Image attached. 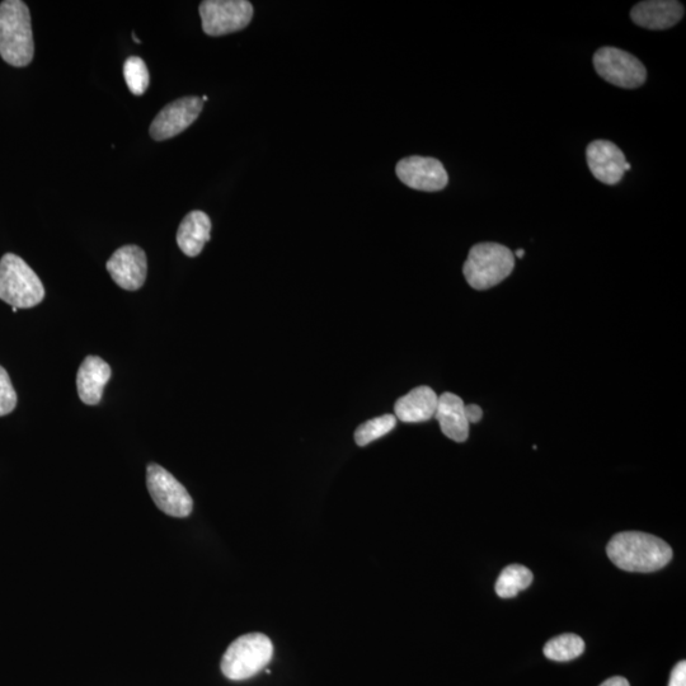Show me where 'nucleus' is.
<instances>
[{
    "instance_id": "nucleus-15",
    "label": "nucleus",
    "mask_w": 686,
    "mask_h": 686,
    "mask_svg": "<svg viewBox=\"0 0 686 686\" xmlns=\"http://www.w3.org/2000/svg\"><path fill=\"white\" fill-rule=\"evenodd\" d=\"M441 431L450 440L464 443L469 438V422L465 415L463 399L453 393H444L439 397L438 408L435 413Z\"/></svg>"
},
{
    "instance_id": "nucleus-23",
    "label": "nucleus",
    "mask_w": 686,
    "mask_h": 686,
    "mask_svg": "<svg viewBox=\"0 0 686 686\" xmlns=\"http://www.w3.org/2000/svg\"><path fill=\"white\" fill-rule=\"evenodd\" d=\"M669 686H686V662L681 661L674 667Z\"/></svg>"
},
{
    "instance_id": "nucleus-4",
    "label": "nucleus",
    "mask_w": 686,
    "mask_h": 686,
    "mask_svg": "<svg viewBox=\"0 0 686 686\" xmlns=\"http://www.w3.org/2000/svg\"><path fill=\"white\" fill-rule=\"evenodd\" d=\"M45 298L40 277L21 257L7 253L0 260V299L12 308L28 309Z\"/></svg>"
},
{
    "instance_id": "nucleus-25",
    "label": "nucleus",
    "mask_w": 686,
    "mask_h": 686,
    "mask_svg": "<svg viewBox=\"0 0 686 686\" xmlns=\"http://www.w3.org/2000/svg\"><path fill=\"white\" fill-rule=\"evenodd\" d=\"M600 686H631L628 683L627 679L620 678V676H617V678H612L604 681L603 684Z\"/></svg>"
},
{
    "instance_id": "nucleus-22",
    "label": "nucleus",
    "mask_w": 686,
    "mask_h": 686,
    "mask_svg": "<svg viewBox=\"0 0 686 686\" xmlns=\"http://www.w3.org/2000/svg\"><path fill=\"white\" fill-rule=\"evenodd\" d=\"M17 406V393L14 391L7 370L0 366V417L7 416Z\"/></svg>"
},
{
    "instance_id": "nucleus-12",
    "label": "nucleus",
    "mask_w": 686,
    "mask_h": 686,
    "mask_svg": "<svg viewBox=\"0 0 686 686\" xmlns=\"http://www.w3.org/2000/svg\"><path fill=\"white\" fill-rule=\"evenodd\" d=\"M587 164L596 180L605 185H617L624 176L626 155L608 140H595L586 149Z\"/></svg>"
},
{
    "instance_id": "nucleus-11",
    "label": "nucleus",
    "mask_w": 686,
    "mask_h": 686,
    "mask_svg": "<svg viewBox=\"0 0 686 686\" xmlns=\"http://www.w3.org/2000/svg\"><path fill=\"white\" fill-rule=\"evenodd\" d=\"M106 269L121 289L139 290L147 280V255L138 246L121 247L107 261Z\"/></svg>"
},
{
    "instance_id": "nucleus-21",
    "label": "nucleus",
    "mask_w": 686,
    "mask_h": 686,
    "mask_svg": "<svg viewBox=\"0 0 686 686\" xmlns=\"http://www.w3.org/2000/svg\"><path fill=\"white\" fill-rule=\"evenodd\" d=\"M125 82L130 92L135 96H142L149 87L150 77L147 64L139 56H131L124 64Z\"/></svg>"
},
{
    "instance_id": "nucleus-27",
    "label": "nucleus",
    "mask_w": 686,
    "mask_h": 686,
    "mask_svg": "<svg viewBox=\"0 0 686 686\" xmlns=\"http://www.w3.org/2000/svg\"><path fill=\"white\" fill-rule=\"evenodd\" d=\"M629 169H631V164L627 162L626 164H624V172L629 171Z\"/></svg>"
},
{
    "instance_id": "nucleus-8",
    "label": "nucleus",
    "mask_w": 686,
    "mask_h": 686,
    "mask_svg": "<svg viewBox=\"0 0 686 686\" xmlns=\"http://www.w3.org/2000/svg\"><path fill=\"white\" fill-rule=\"evenodd\" d=\"M147 486L154 504L173 518H187L194 509V501L186 488L161 465L147 468Z\"/></svg>"
},
{
    "instance_id": "nucleus-2",
    "label": "nucleus",
    "mask_w": 686,
    "mask_h": 686,
    "mask_svg": "<svg viewBox=\"0 0 686 686\" xmlns=\"http://www.w3.org/2000/svg\"><path fill=\"white\" fill-rule=\"evenodd\" d=\"M31 13L21 0L0 3V56L12 67H27L34 59Z\"/></svg>"
},
{
    "instance_id": "nucleus-7",
    "label": "nucleus",
    "mask_w": 686,
    "mask_h": 686,
    "mask_svg": "<svg viewBox=\"0 0 686 686\" xmlns=\"http://www.w3.org/2000/svg\"><path fill=\"white\" fill-rule=\"evenodd\" d=\"M594 67L604 81L624 89L641 87L647 79L645 65L636 56L612 46L596 51Z\"/></svg>"
},
{
    "instance_id": "nucleus-13",
    "label": "nucleus",
    "mask_w": 686,
    "mask_h": 686,
    "mask_svg": "<svg viewBox=\"0 0 686 686\" xmlns=\"http://www.w3.org/2000/svg\"><path fill=\"white\" fill-rule=\"evenodd\" d=\"M684 13L683 4L675 0H648L633 7L631 18L639 27L662 31L678 25Z\"/></svg>"
},
{
    "instance_id": "nucleus-17",
    "label": "nucleus",
    "mask_w": 686,
    "mask_h": 686,
    "mask_svg": "<svg viewBox=\"0 0 686 686\" xmlns=\"http://www.w3.org/2000/svg\"><path fill=\"white\" fill-rule=\"evenodd\" d=\"M211 220L204 211L195 210L185 216L177 232V244L186 256H199L210 241Z\"/></svg>"
},
{
    "instance_id": "nucleus-24",
    "label": "nucleus",
    "mask_w": 686,
    "mask_h": 686,
    "mask_svg": "<svg viewBox=\"0 0 686 686\" xmlns=\"http://www.w3.org/2000/svg\"><path fill=\"white\" fill-rule=\"evenodd\" d=\"M465 415H467L469 424H477L482 420L483 411L477 404H468L465 406Z\"/></svg>"
},
{
    "instance_id": "nucleus-28",
    "label": "nucleus",
    "mask_w": 686,
    "mask_h": 686,
    "mask_svg": "<svg viewBox=\"0 0 686 686\" xmlns=\"http://www.w3.org/2000/svg\"><path fill=\"white\" fill-rule=\"evenodd\" d=\"M133 39H134L135 42H138V44H142V41H140V40L138 39V37H136L135 34H133Z\"/></svg>"
},
{
    "instance_id": "nucleus-14",
    "label": "nucleus",
    "mask_w": 686,
    "mask_h": 686,
    "mask_svg": "<svg viewBox=\"0 0 686 686\" xmlns=\"http://www.w3.org/2000/svg\"><path fill=\"white\" fill-rule=\"evenodd\" d=\"M110 378L111 368L105 360L98 356L86 357L77 375V389L81 401L88 406L100 403L103 389Z\"/></svg>"
},
{
    "instance_id": "nucleus-6",
    "label": "nucleus",
    "mask_w": 686,
    "mask_h": 686,
    "mask_svg": "<svg viewBox=\"0 0 686 686\" xmlns=\"http://www.w3.org/2000/svg\"><path fill=\"white\" fill-rule=\"evenodd\" d=\"M199 11L202 30L213 37L242 31L253 18V6L247 0H205Z\"/></svg>"
},
{
    "instance_id": "nucleus-19",
    "label": "nucleus",
    "mask_w": 686,
    "mask_h": 686,
    "mask_svg": "<svg viewBox=\"0 0 686 686\" xmlns=\"http://www.w3.org/2000/svg\"><path fill=\"white\" fill-rule=\"evenodd\" d=\"M585 651V642L572 633L562 634L551 639L544 646V655L552 661L566 662L577 659Z\"/></svg>"
},
{
    "instance_id": "nucleus-9",
    "label": "nucleus",
    "mask_w": 686,
    "mask_h": 686,
    "mask_svg": "<svg viewBox=\"0 0 686 686\" xmlns=\"http://www.w3.org/2000/svg\"><path fill=\"white\" fill-rule=\"evenodd\" d=\"M204 101L200 97H183L163 108L150 125V136L157 142L175 138L190 128L200 116Z\"/></svg>"
},
{
    "instance_id": "nucleus-16",
    "label": "nucleus",
    "mask_w": 686,
    "mask_h": 686,
    "mask_svg": "<svg viewBox=\"0 0 686 686\" xmlns=\"http://www.w3.org/2000/svg\"><path fill=\"white\" fill-rule=\"evenodd\" d=\"M438 402V394L430 387H418L398 399L394 406V416L406 424L429 421L435 417Z\"/></svg>"
},
{
    "instance_id": "nucleus-20",
    "label": "nucleus",
    "mask_w": 686,
    "mask_h": 686,
    "mask_svg": "<svg viewBox=\"0 0 686 686\" xmlns=\"http://www.w3.org/2000/svg\"><path fill=\"white\" fill-rule=\"evenodd\" d=\"M397 426L394 415H384L364 422L355 431V441L359 446H366L373 441L383 438Z\"/></svg>"
},
{
    "instance_id": "nucleus-5",
    "label": "nucleus",
    "mask_w": 686,
    "mask_h": 686,
    "mask_svg": "<svg viewBox=\"0 0 686 686\" xmlns=\"http://www.w3.org/2000/svg\"><path fill=\"white\" fill-rule=\"evenodd\" d=\"M274 656L271 639L262 633H249L236 639L225 651L222 671L225 678L247 680L265 669Z\"/></svg>"
},
{
    "instance_id": "nucleus-1",
    "label": "nucleus",
    "mask_w": 686,
    "mask_h": 686,
    "mask_svg": "<svg viewBox=\"0 0 686 686\" xmlns=\"http://www.w3.org/2000/svg\"><path fill=\"white\" fill-rule=\"evenodd\" d=\"M606 553L615 566L628 572L659 571L673 559V549L665 540L641 532L614 535Z\"/></svg>"
},
{
    "instance_id": "nucleus-10",
    "label": "nucleus",
    "mask_w": 686,
    "mask_h": 686,
    "mask_svg": "<svg viewBox=\"0 0 686 686\" xmlns=\"http://www.w3.org/2000/svg\"><path fill=\"white\" fill-rule=\"evenodd\" d=\"M396 173L404 185L417 191H441L449 183L448 172L443 163L435 158L418 155L403 158L397 164Z\"/></svg>"
},
{
    "instance_id": "nucleus-3",
    "label": "nucleus",
    "mask_w": 686,
    "mask_h": 686,
    "mask_svg": "<svg viewBox=\"0 0 686 686\" xmlns=\"http://www.w3.org/2000/svg\"><path fill=\"white\" fill-rule=\"evenodd\" d=\"M515 256L498 243H479L469 252L463 272L467 283L476 290L493 288L514 271Z\"/></svg>"
},
{
    "instance_id": "nucleus-18",
    "label": "nucleus",
    "mask_w": 686,
    "mask_h": 686,
    "mask_svg": "<svg viewBox=\"0 0 686 686\" xmlns=\"http://www.w3.org/2000/svg\"><path fill=\"white\" fill-rule=\"evenodd\" d=\"M533 579V573L529 568L520 565L507 566L498 576L496 594L502 599L515 598L519 592L532 585Z\"/></svg>"
},
{
    "instance_id": "nucleus-26",
    "label": "nucleus",
    "mask_w": 686,
    "mask_h": 686,
    "mask_svg": "<svg viewBox=\"0 0 686 686\" xmlns=\"http://www.w3.org/2000/svg\"><path fill=\"white\" fill-rule=\"evenodd\" d=\"M524 255H525L524 249H518V252H516V256H518L519 258H523Z\"/></svg>"
}]
</instances>
